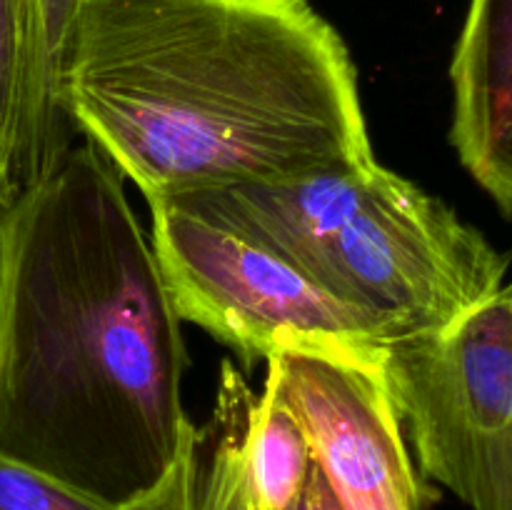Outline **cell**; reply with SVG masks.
Listing matches in <instances>:
<instances>
[{"mask_svg":"<svg viewBox=\"0 0 512 510\" xmlns=\"http://www.w3.org/2000/svg\"><path fill=\"white\" fill-rule=\"evenodd\" d=\"M248 463L260 498L273 510H300L313 475V453L303 425L270 388L255 403Z\"/></svg>","mask_w":512,"mask_h":510,"instance_id":"10","label":"cell"},{"mask_svg":"<svg viewBox=\"0 0 512 510\" xmlns=\"http://www.w3.org/2000/svg\"><path fill=\"white\" fill-rule=\"evenodd\" d=\"M30 63V0H0V213L18 198V143Z\"/></svg>","mask_w":512,"mask_h":510,"instance_id":"11","label":"cell"},{"mask_svg":"<svg viewBox=\"0 0 512 510\" xmlns=\"http://www.w3.org/2000/svg\"><path fill=\"white\" fill-rule=\"evenodd\" d=\"M0 510H113L68 485L0 458Z\"/></svg>","mask_w":512,"mask_h":510,"instance_id":"12","label":"cell"},{"mask_svg":"<svg viewBox=\"0 0 512 510\" xmlns=\"http://www.w3.org/2000/svg\"><path fill=\"white\" fill-rule=\"evenodd\" d=\"M148 205L150 243L180 323L208 330L245 365L290 348L383 355L378 330L283 255L185 200Z\"/></svg>","mask_w":512,"mask_h":510,"instance_id":"5","label":"cell"},{"mask_svg":"<svg viewBox=\"0 0 512 510\" xmlns=\"http://www.w3.org/2000/svg\"><path fill=\"white\" fill-rule=\"evenodd\" d=\"M75 0H30V63L18 143V188L33 183L68 145L75 128L63 108V65Z\"/></svg>","mask_w":512,"mask_h":510,"instance_id":"9","label":"cell"},{"mask_svg":"<svg viewBox=\"0 0 512 510\" xmlns=\"http://www.w3.org/2000/svg\"><path fill=\"white\" fill-rule=\"evenodd\" d=\"M453 140L463 168L512 213V0H470L455 45Z\"/></svg>","mask_w":512,"mask_h":510,"instance_id":"7","label":"cell"},{"mask_svg":"<svg viewBox=\"0 0 512 510\" xmlns=\"http://www.w3.org/2000/svg\"><path fill=\"white\" fill-rule=\"evenodd\" d=\"M385 385L423 478L470 510H512V290L383 343Z\"/></svg>","mask_w":512,"mask_h":510,"instance_id":"4","label":"cell"},{"mask_svg":"<svg viewBox=\"0 0 512 510\" xmlns=\"http://www.w3.org/2000/svg\"><path fill=\"white\" fill-rule=\"evenodd\" d=\"M358 310L383 343L428 333L505 285L508 260L378 160L178 195Z\"/></svg>","mask_w":512,"mask_h":510,"instance_id":"3","label":"cell"},{"mask_svg":"<svg viewBox=\"0 0 512 510\" xmlns=\"http://www.w3.org/2000/svg\"><path fill=\"white\" fill-rule=\"evenodd\" d=\"M60 90L148 200L375 160L348 48L308 0H75Z\"/></svg>","mask_w":512,"mask_h":510,"instance_id":"2","label":"cell"},{"mask_svg":"<svg viewBox=\"0 0 512 510\" xmlns=\"http://www.w3.org/2000/svg\"><path fill=\"white\" fill-rule=\"evenodd\" d=\"M255 403L240 370L225 360L213 415L193 425L173 473L133 510H273L260 498L248 463Z\"/></svg>","mask_w":512,"mask_h":510,"instance_id":"8","label":"cell"},{"mask_svg":"<svg viewBox=\"0 0 512 510\" xmlns=\"http://www.w3.org/2000/svg\"><path fill=\"white\" fill-rule=\"evenodd\" d=\"M265 388L303 425L340 510H423L420 483L380 358L323 348L270 355Z\"/></svg>","mask_w":512,"mask_h":510,"instance_id":"6","label":"cell"},{"mask_svg":"<svg viewBox=\"0 0 512 510\" xmlns=\"http://www.w3.org/2000/svg\"><path fill=\"white\" fill-rule=\"evenodd\" d=\"M185 368L125 178L88 140L68 145L0 213V458L133 510L193 433Z\"/></svg>","mask_w":512,"mask_h":510,"instance_id":"1","label":"cell"},{"mask_svg":"<svg viewBox=\"0 0 512 510\" xmlns=\"http://www.w3.org/2000/svg\"><path fill=\"white\" fill-rule=\"evenodd\" d=\"M300 510H340L338 500L330 493L328 483L320 475L318 468H313V475L308 480V488H305L303 503H300Z\"/></svg>","mask_w":512,"mask_h":510,"instance_id":"13","label":"cell"}]
</instances>
